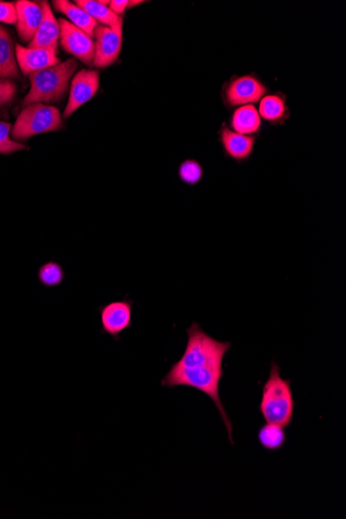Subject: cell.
<instances>
[{"label": "cell", "instance_id": "23", "mask_svg": "<svg viewBox=\"0 0 346 519\" xmlns=\"http://www.w3.org/2000/svg\"><path fill=\"white\" fill-rule=\"evenodd\" d=\"M16 95V84L9 79H0V107L12 102Z\"/></svg>", "mask_w": 346, "mask_h": 519}, {"label": "cell", "instance_id": "25", "mask_svg": "<svg viewBox=\"0 0 346 519\" xmlns=\"http://www.w3.org/2000/svg\"><path fill=\"white\" fill-rule=\"evenodd\" d=\"M128 0H112L110 4V9L115 14V15L121 17V14H124L128 9Z\"/></svg>", "mask_w": 346, "mask_h": 519}, {"label": "cell", "instance_id": "11", "mask_svg": "<svg viewBox=\"0 0 346 519\" xmlns=\"http://www.w3.org/2000/svg\"><path fill=\"white\" fill-rule=\"evenodd\" d=\"M223 150L227 158L242 163L247 161L254 154L256 137L246 136L233 131L228 127H223L219 132Z\"/></svg>", "mask_w": 346, "mask_h": 519}, {"label": "cell", "instance_id": "22", "mask_svg": "<svg viewBox=\"0 0 346 519\" xmlns=\"http://www.w3.org/2000/svg\"><path fill=\"white\" fill-rule=\"evenodd\" d=\"M12 129L8 122L0 121V155H10L27 149L24 144L11 139Z\"/></svg>", "mask_w": 346, "mask_h": 519}, {"label": "cell", "instance_id": "10", "mask_svg": "<svg viewBox=\"0 0 346 519\" xmlns=\"http://www.w3.org/2000/svg\"><path fill=\"white\" fill-rule=\"evenodd\" d=\"M16 59L18 67L24 75L56 66L61 62L56 56L57 50L45 48H30L17 45Z\"/></svg>", "mask_w": 346, "mask_h": 519}, {"label": "cell", "instance_id": "18", "mask_svg": "<svg viewBox=\"0 0 346 519\" xmlns=\"http://www.w3.org/2000/svg\"><path fill=\"white\" fill-rule=\"evenodd\" d=\"M75 4L88 13L97 24L111 28H120L124 24L121 17L115 15L110 6L101 4L99 0L98 2L95 0H77Z\"/></svg>", "mask_w": 346, "mask_h": 519}, {"label": "cell", "instance_id": "4", "mask_svg": "<svg viewBox=\"0 0 346 519\" xmlns=\"http://www.w3.org/2000/svg\"><path fill=\"white\" fill-rule=\"evenodd\" d=\"M62 126V114L57 108L42 103L32 104L19 114L12 129V137L15 140H27L35 135L57 131Z\"/></svg>", "mask_w": 346, "mask_h": 519}, {"label": "cell", "instance_id": "3", "mask_svg": "<svg viewBox=\"0 0 346 519\" xmlns=\"http://www.w3.org/2000/svg\"><path fill=\"white\" fill-rule=\"evenodd\" d=\"M78 69L75 59L56 66L34 72L30 75L31 91L24 101L26 107L37 103L59 102L69 89L72 77Z\"/></svg>", "mask_w": 346, "mask_h": 519}, {"label": "cell", "instance_id": "2", "mask_svg": "<svg viewBox=\"0 0 346 519\" xmlns=\"http://www.w3.org/2000/svg\"><path fill=\"white\" fill-rule=\"evenodd\" d=\"M294 407L292 380H284L281 377L280 367L274 360L269 379L263 387L259 410L266 423L278 424L286 428L293 422Z\"/></svg>", "mask_w": 346, "mask_h": 519}, {"label": "cell", "instance_id": "19", "mask_svg": "<svg viewBox=\"0 0 346 519\" xmlns=\"http://www.w3.org/2000/svg\"><path fill=\"white\" fill-rule=\"evenodd\" d=\"M257 439L265 450L277 451L283 448L286 442L285 430L278 424L266 423L259 429Z\"/></svg>", "mask_w": 346, "mask_h": 519}, {"label": "cell", "instance_id": "13", "mask_svg": "<svg viewBox=\"0 0 346 519\" xmlns=\"http://www.w3.org/2000/svg\"><path fill=\"white\" fill-rule=\"evenodd\" d=\"M43 20L39 30L35 33L30 48H45L57 50V43L61 37V25L53 15V12L47 2H43Z\"/></svg>", "mask_w": 346, "mask_h": 519}, {"label": "cell", "instance_id": "15", "mask_svg": "<svg viewBox=\"0 0 346 519\" xmlns=\"http://www.w3.org/2000/svg\"><path fill=\"white\" fill-rule=\"evenodd\" d=\"M19 78L16 50L11 35L0 25V79Z\"/></svg>", "mask_w": 346, "mask_h": 519}, {"label": "cell", "instance_id": "6", "mask_svg": "<svg viewBox=\"0 0 346 519\" xmlns=\"http://www.w3.org/2000/svg\"><path fill=\"white\" fill-rule=\"evenodd\" d=\"M133 307L134 302L129 299L111 302L100 307L99 314L103 333L119 341L120 335L133 326Z\"/></svg>", "mask_w": 346, "mask_h": 519}, {"label": "cell", "instance_id": "24", "mask_svg": "<svg viewBox=\"0 0 346 519\" xmlns=\"http://www.w3.org/2000/svg\"><path fill=\"white\" fill-rule=\"evenodd\" d=\"M16 21L15 4L0 2V24H15Z\"/></svg>", "mask_w": 346, "mask_h": 519}, {"label": "cell", "instance_id": "12", "mask_svg": "<svg viewBox=\"0 0 346 519\" xmlns=\"http://www.w3.org/2000/svg\"><path fill=\"white\" fill-rule=\"evenodd\" d=\"M17 31L21 40L31 43L43 20L42 6L28 0L15 3Z\"/></svg>", "mask_w": 346, "mask_h": 519}, {"label": "cell", "instance_id": "5", "mask_svg": "<svg viewBox=\"0 0 346 519\" xmlns=\"http://www.w3.org/2000/svg\"><path fill=\"white\" fill-rule=\"evenodd\" d=\"M268 95V89L255 75L235 76L223 88V99L229 107L259 103Z\"/></svg>", "mask_w": 346, "mask_h": 519}, {"label": "cell", "instance_id": "1", "mask_svg": "<svg viewBox=\"0 0 346 519\" xmlns=\"http://www.w3.org/2000/svg\"><path fill=\"white\" fill-rule=\"evenodd\" d=\"M188 335L184 355L170 367L161 380L163 387H190L203 392L212 399L225 422L230 444L234 445L233 423L229 420L220 398V381L223 362L232 343L217 341L207 334L197 322L186 330Z\"/></svg>", "mask_w": 346, "mask_h": 519}, {"label": "cell", "instance_id": "17", "mask_svg": "<svg viewBox=\"0 0 346 519\" xmlns=\"http://www.w3.org/2000/svg\"><path fill=\"white\" fill-rule=\"evenodd\" d=\"M258 113L262 120L271 122V124H279L288 118L290 111L286 104V99L281 93L275 95H266L259 101Z\"/></svg>", "mask_w": 346, "mask_h": 519}, {"label": "cell", "instance_id": "26", "mask_svg": "<svg viewBox=\"0 0 346 519\" xmlns=\"http://www.w3.org/2000/svg\"><path fill=\"white\" fill-rule=\"evenodd\" d=\"M140 4H142V2H139H139H129L128 9H131L133 6L139 5Z\"/></svg>", "mask_w": 346, "mask_h": 519}, {"label": "cell", "instance_id": "21", "mask_svg": "<svg viewBox=\"0 0 346 519\" xmlns=\"http://www.w3.org/2000/svg\"><path fill=\"white\" fill-rule=\"evenodd\" d=\"M178 177L184 184L197 186L204 178L203 165L194 159H188L179 165Z\"/></svg>", "mask_w": 346, "mask_h": 519}, {"label": "cell", "instance_id": "7", "mask_svg": "<svg viewBox=\"0 0 346 519\" xmlns=\"http://www.w3.org/2000/svg\"><path fill=\"white\" fill-rule=\"evenodd\" d=\"M60 25V40L64 52L75 56L86 66H91L95 60V40L66 19H61Z\"/></svg>", "mask_w": 346, "mask_h": 519}, {"label": "cell", "instance_id": "8", "mask_svg": "<svg viewBox=\"0 0 346 519\" xmlns=\"http://www.w3.org/2000/svg\"><path fill=\"white\" fill-rule=\"evenodd\" d=\"M93 38L96 39L95 60L93 66L104 69L118 61L122 45V27L111 28L98 25Z\"/></svg>", "mask_w": 346, "mask_h": 519}, {"label": "cell", "instance_id": "16", "mask_svg": "<svg viewBox=\"0 0 346 519\" xmlns=\"http://www.w3.org/2000/svg\"><path fill=\"white\" fill-rule=\"evenodd\" d=\"M53 5L56 11H60L67 16L72 24L93 38V33H95L98 24L81 6L70 3L68 0H55Z\"/></svg>", "mask_w": 346, "mask_h": 519}, {"label": "cell", "instance_id": "9", "mask_svg": "<svg viewBox=\"0 0 346 519\" xmlns=\"http://www.w3.org/2000/svg\"><path fill=\"white\" fill-rule=\"evenodd\" d=\"M100 86L99 72L95 70L79 71L71 82L70 97L63 118L68 119L82 106L95 97Z\"/></svg>", "mask_w": 346, "mask_h": 519}, {"label": "cell", "instance_id": "20", "mask_svg": "<svg viewBox=\"0 0 346 519\" xmlns=\"http://www.w3.org/2000/svg\"><path fill=\"white\" fill-rule=\"evenodd\" d=\"M38 277L42 285L56 287L63 283L64 271L60 264L48 262L41 266Z\"/></svg>", "mask_w": 346, "mask_h": 519}, {"label": "cell", "instance_id": "14", "mask_svg": "<svg viewBox=\"0 0 346 519\" xmlns=\"http://www.w3.org/2000/svg\"><path fill=\"white\" fill-rule=\"evenodd\" d=\"M262 124L263 120L255 105L237 107L230 119L233 131L246 136H255L261 131Z\"/></svg>", "mask_w": 346, "mask_h": 519}]
</instances>
